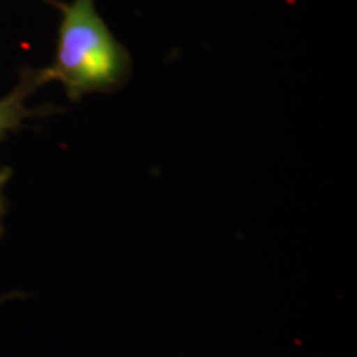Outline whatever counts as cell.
Instances as JSON below:
<instances>
[{
	"label": "cell",
	"mask_w": 357,
	"mask_h": 357,
	"mask_svg": "<svg viewBox=\"0 0 357 357\" xmlns=\"http://www.w3.org/2000/svg\"><path fill=\"white\" fill-rule=\"evenodd\" d=\"M10 169H0V235L3 231V217L7 213V199H6V187L10 181Z\"/></svg>",
	"instance_id": "3"
},
{
	"label": "cell",
	"mask_w": 357,
	"mask_h": 357,
	"mask_svg": "<svg viewBox=\"0 0 357 357\" xmlns=\"http://www.w3.org/2000/svg\"><path fill=\"white\" fill-rule=\"evenodd\" d=\"M132 61L98 13L95 0H70L58 26L55 60L45 66L48 82L63 84L71 101L114 91L131 75Z\"/></svg>",
	"instance_id": "1"
},
{
	"label": "cell",
	"mask_w": 357,
	"mask_h": 357,
	"mask_svg": "<svg viewBox=\"0 0 357 357\" xmlns=\"http://www.w3.org/2000/svg\"><path fill=\"white\" fill-rule=\"evenodd\" d=\"M48 82L45 68H24L19 83L12 88L7 96L0 98V142L10 132H15L26 119L35 114L26 106L29 98Z\"/></svg>",
	"instance_id": "2"
}]
</instances>
